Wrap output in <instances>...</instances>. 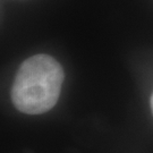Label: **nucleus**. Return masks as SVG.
I'll use <instances>...</instances> for the list:
<instances>
[{
	"label": "nucleus",
	"mask_w": 153,
	"mask_h": 153,
	"mask_svg": "<svg viewBox=\"0 0 153 153\" xmlns=\"http://www.w3.org/2000/svg\"><path fill=\"white\" fill-rule=\"evenodd\" d=\"M65 73L49 55H35L19 66L11 88V100L17 110L40 115L52 109L60 95Z\"/></svg>",
	"instance_id": "f257e3e1"
},
{
	"label": "nucleus",
	"mask_w": 153,
	"mask_h": 153,
	"mask_svg": "<svg viewBox=\"0 0 153 153\" xmlns=\"http://www.w3.org/2000/svg\"><path fill=\"white\" fill-rule=\"evenodd\" d=\"M151 110H152V114H153V93H152V97H151Z\"/></svg>",
	"instance_id": "f03ea898"
}]
</instances>
